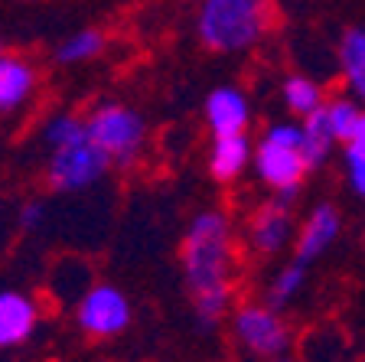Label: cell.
<instances>
[{"label":"cell","mask_w":365,"mask_h":362,"mask_svg":"<svg viewBox=\"0 0 365 362\" xmlns=\"http://www.w3.org/2000/svg\"><path fill=\"white\" fill-rule=\"evenodd\" d=\"M182 284L202 330L225 323L235 307L238 238L225 209H199L180 241Z\"/></svg>","instance_id":"1"},{"label":"cell","mask_w":365,"mask_h":362,"mask_svg":"<svg viewBox=\"0 0 365 362\" xmlns=\"http://www.w3.org/2000/svg\"><path fill=\"white\" fill-rule=\"evenodd\" d=\"M274 0H199L196 36L215 56L258 49L274 30Z\"/></svg>","instance_id":"2"},{"label":"cell","mask_w":365,"mask_h":362,"mask_svg":"<svg viewBox=\"0 0 365 362\" xmlns=\"http://www.w3.org/2000/svg\"><path fill=\"white\" fill-rule=\"evenodd\" d=\"M228 340L245 362H271L281 356H294L297 333L284 310L264 301H242L228 313Z\"/></svg>","instance_id":"3"},{"label":"cell","mask_w":365,"mask_h":362,"mask_svg":"<svg viewBox=\"0 0 365 362\" xmlns=\"http://www.w3.org/2000/svg\"><path fill=\"white\" fill-rule=\"evenodd\" d=\"M85 128L88 137L98 144L101 151L111 157V166H134L147 151V121L144 114L121 101H101L85 114Z\"/></svg>","instance_id":"4"},{"label":"cell","mask_w":365,"mask_h":362,"mask_svg":"<svg viewBox=\"0 0 365 362\" xmlns=\"http://www.w3.org/2000/svg\"><path fill=\"white\" fill-rule=\"evenodd\" d=\"M108 170H111V157L85 134L78 141L66 144V147L49 151L46 183L53 186V193H68L72 196V193H85L98 180H105Z\"/></svg>","instance_id":"5"},{"label":"cell","mask_w":365,"mask_h":362,"mask_svg":"<svg viewBox=\"0 0 365 362\" xmlns=\"http://www.w3.org/2000/svg\"><path fill=\"white\" fill-rule=\"evenodd\" d=\"M134 320L128 294L111 281H91L88 291L76 301V326L91 340H114Z\"/></svg>","instance_id":"6"},{"label":"cell","mask_w":365,"mask_h":362,"mask_svg":"<svg viewBox=\"0 0 365 362\" xmlns=\"http://www.w3.org/2000/svg\"><path fill=\"white\" fill-rule=\"evenodd\" d=\"M251 170L264 183L271 193H281V189H297L304 186L307 174H310V164H307L300 144H284L264 137L255 144V160H251Z\"/></svg>","instance_id":"7"},{"label":"cell","mask_w":365,"mask_h":362,"mask_svg":"<svg viewBox=\"0 0 365 362\" xmlns=\"http://www.w3.org/2000/svg\"><path fill=\"white\" fill-rule=\"evenodd\" d=\"M297 219L294 209L281 203H264L248 216L245 222V245L255 258H277L287 248H294Z\"/></svg>","instance_id":"8"},{"label":"cell","mask_w":365,"mask_h":362,"mask_svg":"<svg viewBox=\"0 0 365 362\" xmlns=\"http://www.w3.org/2000/svg\"><path fill=\"white\" fill-rule=\"evenodd\" d=\"M342 235V216L333 203H317L304 219L297 222V238H294V255L300 261L313 264L323 258Z\"/></svg>","instance_id":"9"},{"label":"cell","mask_w":365,"mask_h":362,"mask_svg":"<svg viewBox=\"0 0 365 362\" xmlns=\"http://www.w3.org/2000/svg\"><path fill=\"white\" fill-rule=\"evenodd\" d=\"M202 118L212 137L222 134H248L251 101L238 85H215L202 101Z\"/></svg>","instance_id":"10"},{"label":"cell","mask_w":365,"mask_h":362,"mask_svg":"<svg viewBox=\"0 0 365 362\" xmlns=\"http://www.w3.org/2000/svg\"><path fill=\"white\" fill-rule=\"evenodd\" d=\"M43 310L39 301L26 291H0V349H16L33 340Z\"/></svg>","instance_id":"11"},{"label":"cell","mask_w":365,"mask_h":362,"mask_svg":"<svg viewBox=\"0 0 365 362\" xmlns=\"http://www.w3.org/2000/svg\"><path fill=\"white\" fill-rule=\"evenodd\" d=\"M39 72L23 53H0V114H20L33 101Z\"/></svg>","instance_id":"12"},{"label":"cell","mask_w":365,"mask_h":362,"mask_svg":"<svg viewBox=\"0 0 365 362\" xmlns=\"http://www.w3.org/2000/svg\"><path fill=\"white\" fill-rule=\"evenodd\" d=\"M251 160H255V141L248 134H222L212 137V144H209L205 166H209V176L215 183L228 186L248 174Z\"/></svg>","instance_id":"13"},{"label":"cell","mask_w":365,"mask_h":362,"mask_svg":"<svg viewBox=\"0 0 365 362\" xmlns=\"http://www.w3.org/2000/svg\"><path fill=\"white\" fill-rule=\"evenodd\" d=\"M336 56H339V76L346 91L365 108V26L362 23L342 30Z\"/></svg>","instance_id":"14"},{"label":"cell","mask_w":365,"mask_h":362,"mask_svg":"<svg viewBox=\"0 0 365 362\" xmlns=\"http://www.w3.org/2000/svg\"><path fill=\"white\" fill-rule=\"evenodd\" d=\"M307 281H310V264L300 261V258L294 255L287 264H281V268L271 274V281L264 284L261 301L271 303V307H277V310H287L290 303L307 291Z\"/></svg>","instance_id":"15"},{"label":"cell","mask_w":365,"mask_h":362,"mask_svg":"<svg viewBox=\"0 0 365 362\" xmlns=\"http://www.w3.org/2000/svg\"><path fill=\"white\" fill-rule=\"evenodd\" d=\"M346 356H349V340L333 323L317 326L297 343V359L300 362H346Z\"/></svg>","instance_id":"16"},{"label":"cell","mask_w":365,"mask_h":362,"mask_svg":"<svg viewBox=\"0 0 365 362\" xmlns=\"http://www.w3.org/2000/svg\"><path fill=\"white\" fill-rule=\"evenodd\" d=\"M300 128H304V141H300V151H304L307 164H310V170H319V166L327 164L329 157H333L336 151V134L333 128H329V118L327 111L319 108V111L307 114V118H300Z\"/></svg>","instance_id":"17"},{"label":"cell","mask_w":365,"mask_h":362,"mask_svg":"<svg viewBox=\"0 0 365 362\" xmlns=\"http://www.w3.org/2000/svg\"><path fill=\"white\" fill-rule=\"evenodd\" d=\"M281 99H284V108H287L290 114H294L297 121L307 118V114L319 111V108L327 105V89L317 82V79L310 76H300V72H294V76L284 79L281 85Z\"/></svg>","instance_id":"18"},{"label":"cell","mask_w":365,"mask_h":362,"mask_svg":"<svg viewBox=\"0 0 365 362\" xmlns=\"http://www.w3.org/2000/svg\"><path fill=\"white\" fill-rule=\"evenodd\" d=\"M108 46V36L101 30H78L72 36H66L59 46H56V62L59 66H82V62H91L98 59L105 53Z\"/></svg>","instance_id":"19"},{"label":"cell","mask_w":365,"mask_h":362,"mask_svg":"<svg viewBox=\"0 0 365 362\" xmlns=\"http://www.w3.org/2000/svg\"><path fill=\"white\" fill-rule=\"evenodd\" d=\"M323 111H327V118H329V128H333L336 141L349 144L352 131H356V121H359V114H362V105L346 91V95H329Z\"/></svg>","instance_id":"20"},{"label":"cell","mask_w":365,"mask_h":362,"mask_svg":"<svg viewBox=\"0 0 365 362\" xmlns=\"http://www.w3.org/2000/svg\"><path fill=\"white\" fill-rule=\"evenodd\" d=\"M85 134H88L85 118L76 111H56L53 118H46V124H43V144L49 151L66 147V144L78 141V137H85Z\"/></svg>","instance_id":"21"},{"label":"cell","mask_w":365,"mask_h":362,"mask_svg":"<svg viewBox=\"0 0 365 362\" xmlns=\"http://www.w3.org/2000/svg\"><path fill=\"white\" fill-rule=\"evenodd\" d=\"M342 174H346V186L352 196L365 199V154L356 147L342 151Z\"/></svg>","instance_id":"22"},{"label":"cell","mask_w":365,"mask_h":362,"mask_svg":"<svg viewBox=\"0 0 365 362\" xmlns=\"http://www.w3.org/2000/svg\"><path fill=\"white\" fill-rule=\"evenodd\" d=\"M43 222H46V206L39 203V199H33V203H26L20 209V228L23 232H36Z\"/></svg>","instance_id":"23"},{"label":"cell","mask_w":365,"mask_h":362,"mask_svg":"<svg viewBox=\"0 0 365 362\" xmlns=\"http://www.w3.org/2000/svg\"><path fill=\"white\" fill-rule=\"evenodd\" d=\"M346 147H356V151L365 154V108H362V114H359L356 131H352V137H349V144H346Z\"/></svg>","instance_id":"24"},{"label":"cell","mask_w":365,"mask_h":362,"mask_svg":"<svg viewBox=\"0 0 365 362\" xmlns=\"http://www.w3.org/2000/svg\"><path fill=\"white\" fill-rule=\"evenodd\" d=\"M271 362H300L297 356H281V359H271Z\"/></svg>","instance_id":"25"},{"label":"cell","mask_w":365,"mask_h":362,"mask_svg":"<svg viewBox=\"0 0 365 362\" xmlns=\"http://www.w3.org/2000/svg\"><path fill=\"white\" fill-rule=\"evenodd\" d=\"M0 53H4V36H0Z\"/></svg>","instance_id":"26"}]
</instances>
